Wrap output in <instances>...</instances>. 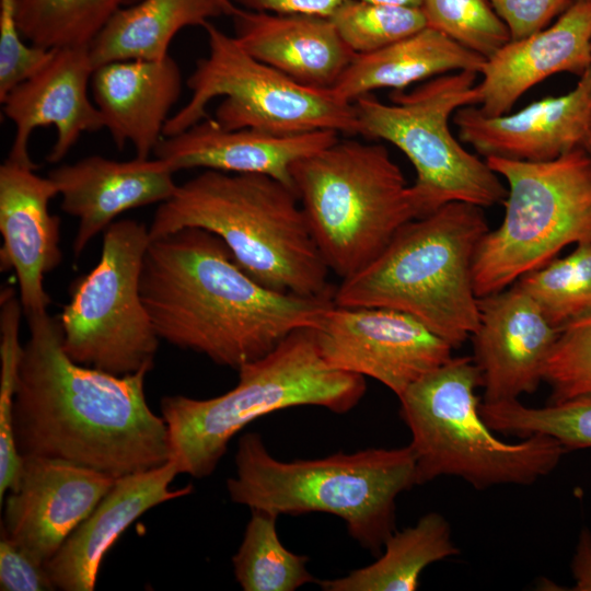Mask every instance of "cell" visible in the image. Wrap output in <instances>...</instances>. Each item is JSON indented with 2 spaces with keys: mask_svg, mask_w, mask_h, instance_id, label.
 <instances>
[{
  "mask_svg": "<svg viewBox=\"0 0 591 591\" xmlns=\"http://www.w3.org/2000/svg\"><path fill=\"white\" fill-rule=\"evenodd\" d=\"M12 427L22 457L82 465L117 479L171 460L167 426L144 393L149 369L117 375L65 351L59 320L26 316Z\"/></svg>",
  "mask_w": 591,
  "mask_h": 591,
  "instance_id": "obj_1",
  "label": "cell"
},
{
  "mask_svg": "<svg viewBox=\"0 0 591 591\" xmlns=\"http://www.w3.org/2000/svg\"><path fill=\"white\" fill-rule=\"evenodd\" d=\"M140 294L160 339L239 369L301 327H317L334 296L269 289L247 275L216 234L184 228L150 240Z\"/></svg>",
  "mask_w": 591,
  "mask_h": 591,
  "instance_id": "obj_2",
  "label": "cell"
},
{
  "mask_svg": "<svg viewBox=\"0 0 591 591\" xmlns=\"http://www.w3.org/2000/svg\"><path fill=\"white\" fill-rule=\"evenodd\" d=\"M184 228L218 235L260 285L302 297L334 296L326 266L293 189L264 174L205 170L160 204L150 240Z\"/></svg>",
  "mask_w": 591,
  "mask_h": 591,
  "instance_id": "obj_3",
  "label": "cell"
},
{
  "mask_svg": "<svg viewBox=\"0 0 591 591\" xmlns=\"http://www.w3.org/2000/svg\"><path fill=\"white\" fill-rule=\"evenodd\" d=\"M235 465L236 475L227 480L233 502L276 517L334 514L374 556L395 532L397 496L417 485L410 444L283 462L258 433L247 432L239 439Z\"/></svg>",
  "mask_w": 591,
  "mask_h": 591,
  "instance_id": "obj_4",
  "label": "cell"
},
{
  "mask_svg": "<svg viewBox=\"0 0 591 591\" xmlns=\"http://www.w3.org/2000/svg\"><path fill=\"white\" fill-rule=\"evenodd\" d=\"M488 230L482 207L445 204L405 223L373 262L341 280L334 303L408 313L457 348L478 325L473 260Z\"/></svg>",
  "mask_w": 591,
  "mask_h": 591,
  "instance_id": "obj_5",
  "label": "cell"
},
{
  "mask_svg": "<svg viewBox=\"0 0 591 591\" xmlns=\"http://www.w3.org/2000/svg\"><path fill=\"white\" fill-rule=\"evenodd\" d=\"M237 371V384L222 395L161 399L171 460L179 474L209 476L230 440L264 415L305 405L346 414L367 391L364 376L336 370L325 361L315 327L294 329L270 352L242 364Z\"/></svg>",
  "mask_w": 591,
  "mask_h": 591,
  "instance_id": "obj_6",
  "label": "cell"
},
{
  "mask_svg": "<svg viewBox=\"0 0 591 591\" xmlns=\"http://www.w3.org/2000/svg\"><path fill=\"white\" fill-rule=\"evenodd\" d=\"M482 373L473 357H453L410 384L399 415L412 433L416 482L463 478L476 489L530 485L548 475L568 452L559 441L532 434L517 443L498 439L480 415Z\"/></svg>",
  "mask_w": 591,
  "mask_h": 591,
  "instance_id": "obj_7",
  "label": "cell"
},
{
  "mask_svg": "<svg viewBox=\"0 0 591 591\" xmlns=\"http://www.w3.org/2000/svg\"><path fill=\"white\" fill-rule=\"evenodd\" d=\"M293 189L329 271L347 279L420 218L417 196L381 143L336 140L291 166Z\"/></svg>",
  "mask_w": 591,
  "mask_h": 591,
  "instance_id": "obj_8",
  "label": "cell"
},
{
  "mask_svg": "<svg viewBox=\"0 0 591 591\" xmlns=\"http://www.w3.org/2000/svg\"><path fill=\"white\" fill-rule=\"evenodd\" d=\"M478 74L471 70L441 74L410 91H392L390 103L371 93L352 102L358 135L392 143L413 164L412 187L421 217L453 201L486 208L507 197L501 177L466 150L450 128L459 108L479 105Z\"/></svg>",
  "mask_w": 591,
  "mask_h": 591,
  "instance_id": "obj_9",
  "label": "cell"
},
{
  "mask_svg": "<svg viewBox=\"0 0 591 591\" xmlns=\"http://www.w3.org/2000/svg\"><path fill=\"white\" fill-rule=\"evenodd\" d=\"M508 185L500 225L488 230L473 260L477 298L499 292L591 240V153L576 150L544 162L486 158Z\"/></svg>",
  "mask_w": 591,
  "mask_h": 591,
  "instance_id": "obj_10",
  "label": "cell"
},
{
  "mask_svg": "<svg viewBox=\"0 0 591 591\" xmlns=\"http://www.w3.org/2000/svg\"><path fill=\"white\" fill-rule=\"evenodd\" d=\"M209 54L187 80L192 97L169 118L163 137L177 135L206 117L218 96L215 120L224 129L251 128L275 135L333 130L358 135L352 103L332 91L301 85L246 53L236 39L207 22Z\"/></svg>",
  "mask_w": 591,
  "mask_h": 591,
  "instance_id": "obj_11",
  "label": "cell"
},
{
  "mask_svg": "<svg viewBox=\"0 0 591 591\" xmlns=\"http://www.w3.org/2000/svg\"><path fill=\"white\" fill-rule=\"evenodd\" d=\"M149 242V228L131 219L104 230L99 263L76 281L59 317L73 361L117 375L152 370L160 338L140 294Z\"/></svg>",
  "mask_w": 591,
  "mask_h": 591,
  "instance_id": "obj_12",
  "label": "cell"
},
{
  "mask_svg": "<svg viewBox=\"0 0 591 591\" xmlns=\"http://www.w3.org/2000/svg\"><path fill=\"white\" fill-rule=\"evenodd\" d=\"M315 332L332 368L375 379L397 397L454 349L415 316L381 306L334 304Z\"/></svg>",
  "mask_w": 591,
  "mask_h": 591,
  "instance_id": "obj_13",
  "label": "cell"
},
{
  "mask_svg": "<svg viewBox=\"0 0 591 591\" xmlns=\"http://www.w3.org/2000/svg\"><path fill=\"white\" fill-rule=\"evenodd\" d=\"M114 482L68 461L23 457L19 483L4 498L1 534L45 566Z\"/></svg>",
  "mask_w": 591,
  "mask_h": 591,
  "instance_id": "obj_14",
  "label": "cell"
},
{
  "mask_svg": "<svg viewBox=\"0 0 591 591\" xmlns=\"http://www.w3.org/2000/svg\"><path fill=\"white\" fill-rule=\"evenodd\" d=\"M478 310L471 338L483 379V402H510L534 393L559 329L517 283L479 298Z\"/></svg>",
  "mask_w": 591,
  "mask_h": 591,
  "instance_id": "obj_15",
  "label": "cell"
},
{
  "mask_svg": "<svg viewBox=\"0 0 591 591\" xmlns=\"http://www.w3.org/2000/svg\"><path fill=\"white\" fill-rule=\"evenodd\" d=\"M452 118L459 139L485 159L544 162L576 150L591 153V67L563 95L499 116L464 106Z\"/></svg>",
  "mask_w": 591,
  "mask_h": 591,
  "instance_id": "obj_16",
  "label": "cell"
},
{
  "mask_svg": "<svg viewBox=\"0 0 591 591\" xmlns=\"http://www.w3.org/2000/svg\"><path fill=\"white\" fill-rule=\"evenodd\" d=\"M93 71L89 46L56 48L40 70L0 100L4 115L15 126L7 160L37 167L28 154V140L37 127L53 125L56 129V141L46 158L49 163L61 161L83 132L105 128L103 115L89 96Z\"/></svg>",
  "mask_w": 591,
  "mask_h": 591,
  "instance_id": "obj_17",
  "label": "cell"
},
{
  "mask_svg": "<svg viewBox=\"0 0 591 591\" xmlns=\"http://www.w3.org/2000/svg\"><path fill=\"white\" fill-rule=\"evenodd\" d=\"M55 183L5 160L0 166V269H13L25 316L47 312L45 274L61 262L60 219L49 212Z\"/></svg>",
  "mask_w": 591,
  "mask_h": 591,
  "instance_id": "obj_18",
  "label": "cell"
},
{
  "mask_svg": "<svg viewBox=\"0 0 591 591\" xmlns=\"http://www.w3.org/2000/svg\"><path fill=\"white\" fill-rule=\"evenodd\" d=\"M590 67L591 0H576L551 26L510 39L485 60L478 108L486 116L507 114L545 79L561 72L581 77Z\"/></svg>",
  "mask_w": 591,
  "mask_h": 591,
  "instance_id": "obj_19",
  "label": "cell"
},
{
  "mask_svg": "<svg viewBox=\"0 0 591 591\" xmlns=\"http://www.w3.org/2000/svg\"><path fill=\"white\" fill-rule=\"evenodd\" d=\"M174 173L158 158L116 161L100 155L51 170L48 177L61 196V209L79 220L73 254L79 256L120 213L169 199L177 187Z\"/></svg>",
  "mask_w": 591,
  "mask_h": 591,
  "instance_id": "obj_20",
  "label": "cell"
},
{
  "mask_svg": "<svg viewBox=\"0 0 591 591\" xmlns=\"http://www.w3.org/2000/svg\"><path fill=\"white\" fill-rule=\"evenodd\" d=\"M179 474L172 460L148 471L115 479L93 511L66 538L45 568L57 589L93 591L101 563L120 534L140 515L165 501L193 491L172 489Z\"/></svg>",
  "mask_w": 591,
  "mask_h": 591,
  "instance_id": "obj_21",
  "label": "cell"
},
{
  "mask_svg": "<svg viewBox=\"0 0 591 591\" xmlns=\"http://www.w3.org/2000/svg\"><path fill=\"white\" fill-rule=\"evenodd\" d=\"M338 135L333 130L293 135L251 128L229 130L207 117L177 135L163 137L153 154L167 162L174 172L198 167L233 174H264L293 189L291 166L334 143Z\"/></svg>",
  "mask_w": 591,
  "mask_h": 591,
  "instance_id": "obj_22",
  "label": "cell"
},
{
  "mask_svg": "<svg viewBox=\"0 0 591 591\" xmlns=\"http://www.w3.org/2000/svg\"><path fill=\"white\" fill-rule=\"evenodd\" d=\"M232 16L246 53L311 89L332 91L356 56L329 18L242 8Z\"/></svg>",
  "mask_w": 591,
  "mask_h": 591,
  "instance_id": "obj_23",
  "label": "cell"
},
{
  "mask_svg": "<svg viewBox=\"0 0 591 591\" xmlns=\"http://www.w3.org/2000/svg\"><path fill=\"white\" fill-rule=\"evenodd\" d=\"M182 72L167 56L162 60H121L94 69L91 90L118 149L129 141L136 158L149 159L171 108L182 93Z\"/></svg>",
  "mask_w": 591,
  "mask_h": 591,
  "instance_id": "obj_24",
  "label": "cell"
},
{
  "mask_svg": "<svg viewBox=\"0 0 591 591\" xmlns=\"http://www.w3.org/2000/svg\"><path fill=\"white\" fill-rule=\"evenodd\" d=\"M485 58L426 26L372 53L356 55L332 92L343 101L379 89L406 90L414 83L454 71L479 73Z\"/></svg>",
  "mask_w": 591,
  "mask_h": 591,
  "instance_id": "obj_25",
  "label": "cell"
},
{
  "mask_svg": "<svg viewBox=\"0 0 591 591\" xmlns=\"http://www.w3.org/2000/svg\"><path fill=\"white\" fill-rule=\"evenodd\" d=\"M227 14L217 0H142L118 9L89 45L94 69L121 60H162L174 36Z\"/></svg>",
  "mask_w": 591,
  "mask_h": 591,
  "instance_id": "obj_26",
  "label": "cell"
},
{
  "mask_svg": "<svg viewBox=\"0 0 591 591\" xmlns=\"http://www.w3.org/2000/svg\"><path fill=\"white\" fill-rule=\"evenodd\" d=\"M459 553L449 522L440 513L429 512L415 525L395 531L371 565L317 583L325 591H414L428 565Z\"/></svg>",
  "mask_w": 591,
  "mask_h": 591,
  "instance_id": "obj_27",
  "label": "cell"
},
{
  "mask_svg": "<svg viewBox=\"0 0 591 591\" xmlns=\"http://www.w3.org/2000/svg\"><path fill=\"white\" fill-rule=\"evenodd\" d=\"M233 572L244 591H294L317 582L306 569L309 558L287 549L279 540L274 514L251 510Z\"/></svg>",
  "mask_w": 591,
  "mask_h": 591,
  "instance_id": "obj_28",
  "label": "cell"
},
{
  "mask_svg": "<svg viewBox=\"0 0 591 591\" xmlns=\"http://www.w3.org/2000/svg\"><path fill=\"white\" fill-rule=\"evenodd\" d=\"M129 0H14L19 28L47 49L89 46L106 21Z\"/></svg>",
  "mask_w": 591,
  "mask_h": 591,
  "instance_id": "obj_29",
  "label": "cell"
},
{
  "mask_svg": "<svg viewBox=\"0 0 591 591\" xmlns=\"http://www.w3.org/2000/svg\"><path fill=\"white\" fill-rule=\"evenodd\" d=\"M480 415L494 432L526 438L549 436L567 450L591 448V395L544 407L524 406L519 399L480 403Z\"/></svg>",
  "mask_w": 591,
  "mask_h": 591,
  "instance_id": "obj_30",
  "label": "cell"
},
{
  "mask_svg": "<svg viewBox=\"0 0 591 591\" xmlns=\"http://www.w3.org/2000/svg\"><path fill=\"white\" fill-rule=\"evenodd\" d=\"M538 305L547 321L560 329L591 312V240L556 257L515 282Z\"/></svg>",
  "mask_w": 591,
  "mask_h": 591,
  "instance_id": "obj_31",
  "label": "cell"
},
{
  "mask_svg": "<svg viewBox=\"0 0 591 591\" xmlns=\"http://www.w3.org/2000/svg\"><path fill=\"white\" fill-rule=\"evenodd\" d=\"M0 502L19 483L23 457L16 448L12 427V407L23 354L19 331L22 313L20 298L5 287L0 296Z\"/></svg>",
  "mask_w": 591,
  "mask_h": 591,
  "instance_id": "obj_32",
  "label": "cell"
},
{
  "mask_svg": "<svg viewBox=\"0 0 591 591\" xmlns=\"http://www.w3.org/2000/svg\"><path fill=\"white\" fill-rule=\"evenodd\" d=\"M329 19L355 55L375 51L427 26L421 8L362 0L345 1Z\"/></svg>",
  "mask_w": 591,
  "mask_h": 591,
  "instance_id": "obj_33",
  "label": "cell"
},
{
  "mask_svg": "<svg viewBox=\"0 0 591 591\" xmlns=\"http://www.w3.org/2000/svg\"><path fill=\"white\" fill-rule=\"evenodd\" d=\"M421 10L428 27L485 59L511 39L488 0H424Z\"/></svg>",
  "mask_w": 591,
  "mask_h": 591,
  "instance_id": "obj_34",
  "label": "cell"
},
{
  "mask_svg": "<svg viewBox=\"0 0 591 591\" xmlns=\"http://www.w3.org/2000/svg\"><path fill=\"white\" fill-rule=\"evenodd\" d=\"M543 381L552 390L549 403L591 395V312L559 329Z\"/></svg>",
  "mask_w": 591,
  "mask_h": 591,
  "instance_id": "obj_35",
  "label": "cell"
},
{
  "mask_svg": "<svg viewBox=\"0 0 591 591\" xmlns=\"http://www.w3.org/2000/svg\"><path fill=\"white\" fill-rule=\"evenodd\" d=\"M23 38L14 0H0V100L40 70L56 50L26 45Z\"/></svg>",
  "mask_w": 591,
  "mask_h": 591,
  "instance_id": "obj_36",
  "label": "cell"
},
{
  "mask_svg": "<svg viewBox=\"0 0 591 591\" xmlns=\"http://www.w3.org/2000/svg\"><path fill=\"white\" fill-rule=\"evenodd\" d=\"M509 30L511 39L526 37L547 27L575 0H488Z\"/></svg>",
  "mask_w": 591,
  "mask_h": 591,
  "instance_id": "obj_37",
  "label": "cell"
},
{
  "mask_svg": "<svg viewBox=\"0 0 591 591\" xmlns=\"http://www.w3.org/2000/svg\"><path fill=\"white\" fill-rule=\"evenodd\" d=\"M0 589L2 591H50L56 587L44 565L1 534Z\"/></svg>",
  "mask_w": 591,
  "mask_h": 591,
  "instance_id": "obj_38",
  "label": "cell"
},
{
  "mask_svg": "<svg viewBox=\"0 0 591 591\" xmlns=\"http://www.w3.org/2000/svg\"><path fill=\"white\" fill-rule=\"evenodd\" d=\"M347 0H233L242 9L331 18Z\"/></svg>",
  "mask_w": 591,
  "mask_h": 591,
  "instance_id": "obj_39",
  "label": "cell"
},
{
  "mask_svg": "<svg viewBox=\"0 0 591 591\" xmlns=\"http://www.w3.org/2000/svg\"><path fill=\"white\" fill-rule=\"evenodd\" d=\"M575 591H591V533L583 529L580 533L576 553L571 561Z\"/></svg>",
  "mask_w": 591,
  "mask_h": 591,
  "instance_id": "obj_40",
  "label": "cell"
},
{
  "mask_svg": "<svg viewBox=\"0 0 591 591\" xmlns=\"http://www.w3.org/2000/svg\"><path fill=\"white\" fill-rule=\"evenodd\" d=\"M372 3L402 7V8H421L424 0H362Z\"/></svg>",
  "mask_w": 591,
  "mask_h": 591,
  "instance_id": "obj_41",
  "label": "cell"
},
{
  "mask_svg": "<svg viewBox=\"0 0 591 591\" xmlns=\"http://www.w3.org/2000/svg\"><path fill=\"white\" fill-rule=\"evenodd\" d=\"M225 10L227 15H233L239 7L234 4L231 0H217Z\"/></svg>",
  "mask_w": 591,
  "mask_h": 591,
  "instance_id": "obj_42",
  "label": "cell"
},
{
  "mask_svg": "<svg viewBox=\"0 0 591 591\" xmlns=\"http://www.w3.org/2000/svg\"><path fill=\"white\" fill-rule=\"evenodd\" d=\"M576 1V0H575Z\"/></svg>",
  "mask_w": 591,
  "mask_h": 591,
  "instance_id": "obj_43",
  "label": "cell"
}]
</instances>
